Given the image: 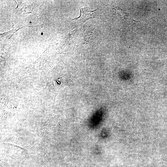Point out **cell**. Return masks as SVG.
Instances as JSON below:
<instances>
[{"label":"cell","mask_w":167,"mask_h":167,"mask_svg":"<svg viewBox=\"0 0 167 167\" xmlns=\"http://www.w3.org/2000/svg\"><path fill=\"white\" fill-rule=\"evenodd\" d=\"M81 14L78 18H75V20L79 24H82L86 20L95 18L98 15V10L90 11L88 7L81 8Z\"/></svg>","instance_id":"1"},{"label":"cell","mask_w":167,"mask_h":167,"mask_svg":"<svg viewBox=\"0 0 167 167\" xmlns=\"http://www.w3.org/2000/svg\"><path fill=\"white\" fill-rule=\"evenodd\" d=\"M114 11V14L119 16L121 18H123L126 20L132 22H136L128 13L124 12L119 7H115L113 8Z\"/></svg>","instance_id":"2"}]
</instances>
